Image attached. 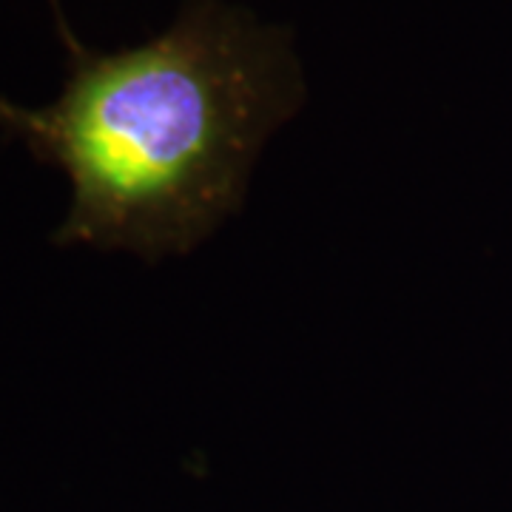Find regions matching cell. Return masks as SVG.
Listing matches in <instances>:
<instances>
[{
    "label": "cell",
    "mask_w": 512,
    "mask_h": 512,
    "mask_svg": "<svg viewBox=\"0 0 512 512\" xmlns=\"http://www.w3.org/2000/svg\"><path fill=\"white\" fill-rule=\"evenodd\" d=\"M52 6L63 92L43 109L0 97V134L72 185L52 242L146 262L191 254L242 208L259 151L305 103L291 32L225 0H185L163 35L94 52Z\"/></svg>",
    "instance_id": "1"
}]
</instances>
